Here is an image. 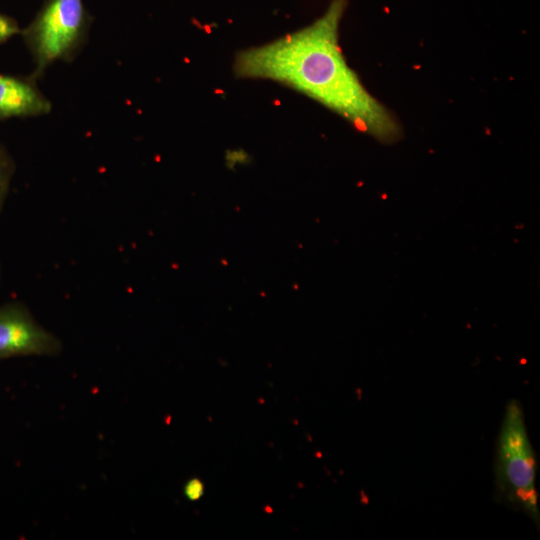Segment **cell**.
<instances>
[{
	"instance_id": "1",
	"label": "cell",
	"mask_w": 540,
	"mask_h": 540,
	"mask_svg": "<svg viewBox=\"0 0 540 540\" xmlns=\"http://www.w3.org/2000/svg\"><path fill=\"white\" fill-rule=\"evenodd\" d=\"M347 0H332L310 25L269 43L249 47L234 58L238 78L277 82L317 101L358 131L384 143L398 140L401 127L364 87L339 44Z\"/></svg>"
},
{
	"instance_id": "2",
	"label": "cell",
	"mask_w": 540,
	"mask_h": 540,
	"mask_svg": "<svg viewBox=\"0 0 540 540\" xmlns=\"http://www.w3.org/2000/svg\"><path fill=\"white\" fill-rule=\"evenodd\" d=\"M92 16L83 0H45L21 30L37 79L56 61H72L87 41Z\"/></svg>"
},
{
	"instance_id": "3",
	"label": "cell",
	"mask_w": 540,
	"mask_h": 540,
	"mask_svg": "<svg viewBox=\"0 0 540 540\" xmlns=\"http://www.w3.org/2000/svg\"><path fill=\"white\" fill-rule=\"evenodd\" d=\"M495 475L496 496L517 506L538 524L536 459L517 400H511L505 409L497 440Z\"/></svg>"
},
{
	"instance_id": "4",
	"label": "cell",
	"mask_w": 540,
	"mask_h": 540,
	"mask_svg": "<svg viewBox=\"0 0 540 540\" xmlns=\"http://www.w3.org/2000/svg\"><path fill=\"white\" fill-rule=\"evenodd\" d=\"M60 340L43 328L21 302L0 306V361L24 356H53Z\"/></svg>"
},
{
	"instance_id": "5",
	"label": "cell",
	"mask_w": 540,
	"mask_h": 540,
	"mask_svg": "<svg viewBox=\"0 0 540 540\" xmlns=\"http://www.w3.org/2000/svg\"><path fill=\"white\" fill-rule=\"evenodd\" d=\"M52 105L32 76L0 74V120L48 114Z\"/></svg>"
},
{
	"instance_id": "6",
	"label": "cell",
	"mask_w": 540,
	"mask_h": 540,
	"mask_svg": "<svg viewBox=\"0 0 540 540\" xmlns=\"http://www.w3.org/2000/svg\"><path fill=\"white\" fill-rule=\"evenodd\" d=\"M14 171L15 164L11 155L0 144V212L8 195Z\"/></svg>"
},
{
	"instance_id": "7",
	"label": "cell",
	"mask_w": 540,
	"mask_h": 540,
	"mask_svg": "<svg viewBox=\"0 0 540 540\" xmlns=\"http://www.w3.org/2000/svg\"><path fill=\"white\" fill-rule=\"evenodd\" d=\"M18 22L6 14L0 13V44L21 33Z\"/></svg>"
},
{
	"instance_id": "8",
	"label": "cell",
	"mask_w": 540,
	"mask_h": 540,
	"mask_svg": "<svg viewBox=\"0 0 540 540\" xmlns=\"http://www.w3.org/2000/svg\"><path fill=\"white\" fill-rule=\"evenodd\" d=\"M184 495L190 501L200 499L204 493V484L198 478H192L186 482L183 489Z\"/></svg>"
},
{
	"instance_id": "9",
	"label": "cell",
	"mask_w": 540,
	"mask_h": 540,
	"mask_svg": "<svg viewBox=\"0 0 540 540\" xmlns=\"http://www.w3.org/2000/svg\"><path fill=\"white\" fill-rule=\"evenodd\" d=\"M0 279H1V267H0Z\"/></svg>"
}]
</instances>
